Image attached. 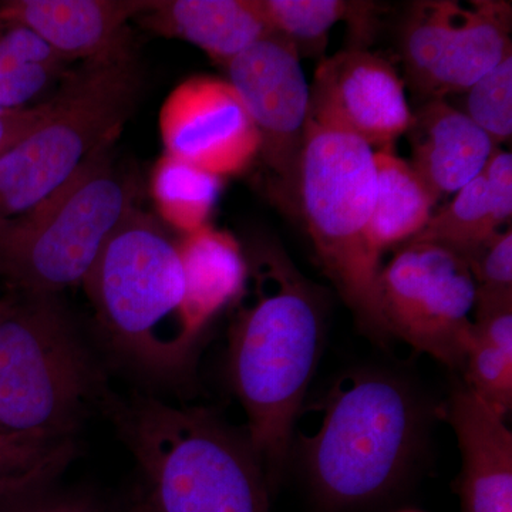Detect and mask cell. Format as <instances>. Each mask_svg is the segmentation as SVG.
<instances>
[{
	"label": "cell",
	"mask_w": 512,
	"mask_h": 512,
	"mask_svg": "<svg viewBox=\"0 0 512 512\" xmlns=\"http://www.w3.org/2000/svg\"><path fill=\"white\" fill-rule=\"evenodd\" d=\"M406 136L412 150L409 163L439 200L483 174L495 148L491 138L446 99L426 101L413 113Z\"/></svg>",
	"instance_id": "obj_16"
},
{
	"label": "cell",
	"mask_w": 512,
	"mask_h": 512,
	"mask_svg": "<svg viewBox=\"0 0 512 512\" xmlns=\"http://www.w3.org/2000/svg\"><path fill=\"white\" fill-rule=\"evenodd\" d=\"M0 512H100L82 495L57 491L50 485L32 488L0 500Z\"/></svg>",
	"instance_id": "obj_28"
},
{
	"label": "cell",
	"mask_w": 512,
	"mask_h": 512,
	"mask_svg": "<svg viewBox=\"0 0 512 512\" xmlns=\"http://www.w3.org/2000/svg\"><path fill=\"white\" fill-rule=\"evenodd\" d=\"M376 197L373 148L348 131L308 119L298 180L306 227L323 271L359 326L386 342L379 309L382 255L370 237Z\"/></svg>",
	"instance_id": "obj_7"
},
{
	"label": "cell",
	"mask_w": 512,
	"mask_h": 512,
	"mask_svg": "<svg viewBox=\"0 0 512 512\" xmlns=\"http://www.w3.org/2000/svg\"><path fill=\"white\" fill-rule=\"evenodd\" d=\"M464 386L507 419L512 407V303L476 308Z\"/></svg>",
	"instance_id": "obj_21"
},
{
	"label": "cell",
	"mask_w": 512,
	"mask_h": 512,
	"mask_svg": "<svg viewBox=\"0 0 512 512\" xmlns=\"http://www.w3.org/2000/svg\"><path fill=\"white\" fill-rule=\"evenodd\" d=\"M228 333V375L268 483L278 480L325 342L322 293L281 248L248 261Z\"/></svg>",
	"instance_id": "obj_1"
},
{
	"label": "cell",
	"mask_w": 512,
	"mask_h": 512,
	"mask_svg": "<svg viewBox=\"0 0 512 512\" xmlns=\"http://www.w3.org/2000/svg\"><path fill=\"white\" fill-rule=\"evenodd\" d=\"M501 229L495 224L483 174L457 192L453 201L431 215L409 242H433L470 261Z\"/></svg>",
	"instance_id": "obj_24"
},
{
	"label": "cell",
	"mask_w": 512,
	"mask_h": 512,
	"mask_svg": "<svg viewBox=\"0 0 512 512\" xmlns=\"http://www.w3.org/2000/svg\"><path fill=\"white\" fill-rule=\"evenodd\" d=\"M2 113H6V111L0 110V114H2Z\"/></svg>",
	"instance_id": "obj_32"
},
{
	"label": "cell",
	"mask_w": 512,
	"mask_h": 512,
	"mask_svg": "<svg viewBox=\"0 0 512 512\" xmlns=\"http://www.w3.org/2000/svg\"><path fill=\"white\" fill-rule=\"evenodd\" d=\"M185 281V312L198 338L248 279V259L234 235L205 225L178 239Z\"/></svg>",
	"instance_id": "obj_18"
},
{
	"label": "cell",
	"mask_w": 512,
	"mask_h": 512,
	"mask_svg": "<svg viewBox=\"0 0 512 512\" xmlns=\"http://www.w3.org/2000/svg\"><path fill=\"white\" fill-rule=\"evenodd\" d=\"M511 2L414 3L400 32L404 76L426 101L466 93L512 53Z\"/></svg>",
	"instance_id": "obj_10"
},
{
	"label": "cell",
	"mask_w": 512,
	"mask_h": 512,
	"mask_svg": "<svg viewBox=\"0 0 512 512\" xmlns=\"http://www.w3.org/2000/svg\"><path fill=\"white\" fill-rule=\"evenodd\" d=\"M156 0H9L0 19L35 33L64 62L96 59L130 39L128 22Z\"/></svg>",
	"instance_id": "obj_15"
},
{
	"label": "cell",
	"mask_w": 512,
	"mask_h": 512,
	"mask_svg": "<svg viewBox=\"0 0 512 512\" xmlns=\"http://www.w3.org/2000/svg\"><path fill=\"white\" fill-rule=\"evenodd\" d=\"M403 512H417V511H403Z\"/></svg>",
	"instance_id": "obj_33"
},
{
	"label": "cell",
	"mask_w": 512,
	"mask_h": 512,
	"mask_svg": "<svg viewBox=\"0 0 512 512\" xmlns=\"http://www.w3.org/2000/svg\"><path fill=\"white\" fill-rule=\"evenodd\" d=\"M99 373L57 296L0 298V424L37 439L73 440Z\"/></svg>",
	"instance_id": "obj_8"
},
{
	"label": "cell",
	"mask_w": 512,
	"mask_h": 512,
	"mask_svg": "<svg viewBox=\"0 0 512 512\" xmlns=\"http://www.w3.org/2000/svg\"><path fill=\"white\" fill-rule=\"evenodd\" d=\"M309 119L348 131L382 150L394 147L406 134L413 111L393 64L363 47H352L320 62Z\"/></svg>",
	"instance_id": "obj_13"
},
{
	"label": "cell",
	"mask_w": 512,
	"mask_h": 512,
	"mask_svg": "<svg viewBox=\"0 0 512 512\" xmlns=\"http://www.w3.org/2000/svg\"><path fill=\"white\" fill-rule=\"evenodd\" d=\"M224 178L163 154L154 164L150 192L160 221L191 234L208 225Z\"/></svg>",
	"instance_id": "obj_23"
},
{
	"label": "cell",
	"mask_w": 512,
	"mask_h": 512,
	"mask_svg": "<svg viewBox=\"0 0 512 512\" xmlns=\"http://www.w3.org/2000/svg\"><path fill=\"white\" fill-rule=\"evenodd\" d=\"M488 202L498 228L511 225L512 215V156L510 151L495 147L483 171Z\"/></svg>",
	"instance_id": "obj_29"
},
{
	"label": "cell",
	"mask_w": 512,
	"mask_h": 512,
	"mask_svg": "<svg viewBox=\"0 0 512 512\" xmlns=\"http://www.w3.org/2000/svg\"><path fill=\"white\" fill-rule=\"evenodd\" d=\"M316 410L315 431L299 434L313 493L335 510L382 500L409 476L423 446L426 414L402 377L383 370L345 373Z\"/></svg>",
	"instance_id": "obj_2"
},
{
	"label": "cell",
	"mask_w": 512,
	"mask_h": 512,
	"mask_svg": "<svg viewBox=\"0 0 512 512\" xmlns=\"http://www.w3.org/2000/svg\"><path fill=\"white\" fill-rule=\"evenodd\" d=\"M116 143L101 144L26 214L0 220V279L10 291L57 296L83 284L140 197L136 175L117 161Z\"/></svg>",
	"instance_id": "obj_5"
},
{
	"label": "cell",
	"mask_w": 512,
	"mask_h": 512,
	"mask_svg": "<svg viewBox=\"0 0 512 512\" xmlns=\"http://www.w3.org/2000/svg\"><path fill=\"white\" fill-rule=\"evenodd\" d=\"M261 6L271 29L291 40L299 56L322 53L340 22L348 23L357 39L372 36L380 10L373 2L346 0H261Z\"/></svg>",
	"instance_id": "obj_22"
},
{
	"label": "cell",
	"mask_w": 512,
	"mask_h": 512,
	"mask_svg": "<svg viewBox=\"0 0 512 512\" xmlns=\"http://www.w3.org/2000/svg\"><path fill=\"white\" fill-rule=\"evenodd\" d=\"M464 114L491 138L495 147L512 136V53L467 90Z\"/></svg>",
	"instance_id": "obj_26"
},
{
	"label": "cell",
	"mask_w": 512,
	"mask_h": 512,
	"mask_svg": "<svg viewBox=\"0 0 512 512\" xmlns=\"http://www.w3.org/2000/svg\"><path fill=\"white\" fill-rule=\"evenodd\" d=\"M476 308L512 303V229L495 234L470 261Z\"/></svg>",
	"instance_id": "obj_27"
},
{
	"label": "cell",
	"mask_w": 512,
	"mask_h": 512,
	"mask_svg": "<svg viewBox=\"0 0 512 512\" xmlns=\"http://www.w3.org/2000/svg\"><path fill=\"white\" fill-rule=\"evenodd\" d=\"M164 154L225 178L247 170L261 140L244 101L228 80L192 76L160 111Z\"/></svg>",
	"instance_id": "obj_12"
},
{
	"label": "cell",
	"mask_w": 512,
	"mask_h": 512,
	"mask_svg": "<svg viewBox=\"0 0 512 512\" xmlns=\"http://www.w3.org/2000/svg\"><path fill=\"white\" fill-rule=\"evenodd\" d=\"M143 90V72L130 39L64 77L49 110L0 157V220L35 208L84 164L119 138Z\"/></svg>",
	"instance_id": "obj_6"
},
{
	"label": "cell",
	"mask_w": 512,
	"mask_h": 512,
	"mask_svg": "<svg viewBox=\"0 0 512 512\" xmlns=\"http://www.w3.org/2000/svg\"><path fill=\"white\" fill-rule=\"evenodd\" d=\"M377 197L370 237L380 255L406 244L426 227L439 198L393 147L375 153Z\"/></svg>",
	"instance_id": "obj_19"
},
{
	"label": "cell",
	"mask_w": 512,
	"mask_h": 512,
	"mask_svg": "<svg viewBox=\"0 0 512 512\" xmlns=\"http://www.w3.org/2000/svg\"><path fill=\"white\" fill-rule=\"evenodd\" d=\"M49 99L29 109L6 111L0 114V157L15 146L46 116Z\"/></svg>",
	"instance_id": "obj_30"
},
{
	"label": "cell",
	"mask_w": 512,
	"mask_h": 512,
	"mask_svg": "<svg viewBox=\"0 0 512 512\" xmlns=\"http://www.w3.org/2000/svg\"><path fill=\"white\" fill-rule=\"evenodd\" d=\"M228 82L244 101L261 140L259 156L275 174L276 191L298 200L311 87L306 83L298 49L271 32L256 40L227 66Z\"/></svg>",
	"instance_id": "obj_11"
},
{
	"label": "cell",
	"mask_w": 512,
	"mask_h": 512,
	"mask_svg": "<svg viewBox=\"0 0 512 512\" xmlns=\"http://www.w3.org/2000/svg\"><path fill=\"white\" fill-rule=\"evenodd\" d=\"M126 512H160L156 507V504L153 503L148 494L141 495L137 501H134L133 504L128 507Z\"/></svg>",
	"instance_id": "obj_31"
},
{
	"label": "cell",
	"mask_w": 512,
	"mask_h": 512,
	"mask_svg": "<svg viewBox=\"0 0 512 512\" xmlns=\"http://www.w3.org/2000/svg\"><path fill=\"white\" fill-rule=\"evenodd\" d=\"M466 259L433 242H406L379 276V309L399 338L451 369L463 370L476 311Z\"/></svg>",
	"instance_id": "obj_9"
},
{
	"label": "cell",
	"mask_w": 512,
	"mask_h": 512,
	"mask_svg": "<svg viewBox=\"0 0 512 512\" xmlns=\"http://www.w3.org/2000/svg\"><path fill=\"white\" fill-rule=\"evenodd\" d=\"M114 417L160 512H271L269 483L247 434L211 412L136 397Z\"/></svg>",
	"instance_id": "obj_4"
},
{
	"label": "cell",
	"mask_w": 512,
	"mask_h": 512,
	"mask_svg": "<svg viewBox=\"0 0 512 512\" xmlns=\"http://www.w3.org/2000/svg\"><path fill=\"white\" fill-rule=\"evenodd\" d=\"M73 454V440L37 439L0 424V500L52 484Z\"/></svg>",
	"instance_id": "obj_25"
},
{
	"label": "cell",
	"mask_w": 512,
	"mask_h": 512,
	"mask_svg": "<svg viewBox=\"0 0 512 512\" xmlns=\"http://www.w3.org/2000/svg\"><path fill=\"white\" fill-rule=\"evenodd\" d=\"M136 20L158 36L197 46L225 69L256 40L274 32L261 0H156Z\"/></svg>",
	"instance_id": "obj_17"
},
{
	"label": "cell",
	"mask_w": 512,
	"mask_h": 512,
	"mask_svg": "<svg viewBox=\"0 0 512 512\" xmlns=\"http://www.w3.org/2000/svg\"><path fill=\"white\" fill-rule=\"evenodd\" d=\"M440 416L461 451L458 483L463 512H512V433L505 417L464 386L451 392Z\"/></svg>",
	"instance_id": "obj_14"
},
{
	"label": "cell",
	"mask_w": 512,
	"mask_h": 512,
	"mask_svg": "<svg viewBox=\"0 0 512 512\" xmlns=\"http://www.w3.org/2000/svg\"><path fill=\"white\" fill-rule=\"evenodd\" d=\"M114 349L158 376H177L201 338L185 312L178 241L156 215L134 205L101 249L83 282Z\"/></svg>",
	"instance_id": "obj_3"
},
{
	"label": "cell",
	"mask_w": 512,
	"mask_h": 512,
	"mask_svg": "<svg viewBox=\"0 0 512 512\" xmlns=\"http://www.w3.org/2000/svg\"><path fill=\"white\" fill-rule=\"evenodd\" d=\"M67 62L35 33L0 19V110L29 109L43 103L67 76Z\"/></svg>",
	"instance_id": "obj_20"
}]
</instances>
